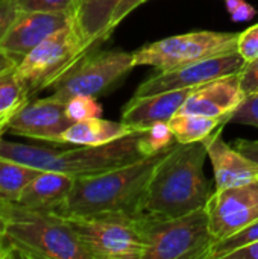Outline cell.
Masks as SVG:
<instances>
[{
    "label": "cell",
    "mask_w": 258,
    "mask_h": 259,
    "mask_svg": "<svg viewBox=\"0 0 258 259\" xmlns=\"http://www.w3.org/2000/svg\"><path fill=\"white\" fill-rule=\"evenodd\" d=\"M143 129L129 126L120 121L103 120L102 117L75 121L61 137V144H79V146H105L122 140L128 135L140 132Z\"/></svg>",
    "instance_id": "ac0fdd59"
},
{
    "label": "cell",
    "mask_w": 258,
    "mask_h": 259,
    "mask_svg": "<svg viewBox=\"0 0 258 259\" xmlns=\"http://www.w3.org/2000/svg\"><path fill=\"white\" fill-rule=\"evenodd\" d=\"M237 32L198 30L163 38L134 52L135 65H149L157 71H167L208 58L237 52Z\"/></svg>",
    "instance_id": "ba28073f"
},
{
    "label": "cell",
    "mask_w": 258,
    "mask_h": 259,
    "mask_svg": "<svg viewBox=\"0 0 258 259\" xmlns=\"http://www.w3.org/2000/svg\"><path fill=\"white\" fill-rule=\"evenodd\" d=\"M228 123L246 124L258 127V91L248 94L236 112L228 118Z\"/></svg>",
    "instance_id": "4316f807"
},
{
    "label": "cell",
    "mask_w": 258,
    "mask_h": 259,
    "mask_svg": "<svg viewBox=\"0 0 258 259\" xmlns=\"http://www.w3.org/2000/svg\"><path fill=\"white\" fill-rule=\"evenodd\" d=\"M245 97L246 94L242 90L239 71L195 88L179 112L220 118L224 124H228V118L242 105Z\"/></svg>",
    "instance_id": "5bb4252c"
},
{
    "label": "cell",
    "mask_w": 258,
    "mask_h": 259,
    "mask_svg": "<svg viewBox=\"0 0 258 259\" xmlns=\"http://www.w3.org/2000/svg\"><path fill=\"white\" fill-rule=\"evenodd\" d=\"M222 129L224 126H220L207 141H204L213 165L216 190L258 181V162L224 141Z\"/></svg>",
    "instance_id": "9a60e30c"
},
{
    "label": "cell",
    "mask_w": 258,
    "mask_h": 259,
    "mask_svg": "<svg viewBox=\"0 0 258 259\" xmlns=\"http://www.w3.org/2000/svg\"><path fill=\"white\" fill-rule=\"evenodd\" d=\"M207 156L205 143H175L157 164L135 215L160 220L205 208L213 193L204 173Z\"/></svg>",
    "instance_id": "6da1fadb"
},
{
    "label": "cell",
    "mask_w": 258,
    "mask_h": 259,
    "mask_svg": "<svg viewBox=\"0 0 258 259\" xmlns=\"http://www.w3.org/2000/svg\"><path fill=\"white\" fill-rule=\"evenodd\" d=\"M29 100L30 96L18 79L15 67L0 74V121H9Z\"/></svg>",
    "instance_id": "7402d4cb"
},
{
    "label": "cell",
    "mask_w": 258,
    "mask_h": 259,
    "mask_svg": "<svg viewBox=\"0 0 258 259\" xmlns=\"http://www.w3.org/2000/svg\"><path fill=\"white\" fill-rule=\"evenodd\" d=\"M143 131L105 146L70 144V147L62 149L24 144L0 137V156L23 162L38 170L58 171L78 179L99 175L146 158L138 146V135Z\"/></svg>",
    "instance_id": "3957f363"
},
{
    "label": "cell",
    "mask_w": 258,
    "mask_h": 259,
    "mask_svg": "<svg viewBox=\"0 0 258 259\" xmlns=\"http://www.w3.org/2000/svg\"><path fill=\"white\" fill-rule=\"evenodd\" d=\"M167 123L176 143L179 144L204 143L220 126H225L220 118L187 112H176Z\"/></svg>",
    "instance_id": "ffe728a7"
},
{
    "label": "cell",
    "mask_w": 258,
    "mask_h": 259,
    "mask_svg": "<svg viewBox=\"0 0 258 259\" xmlns=\"http://www.w3.org/2000/svg\"><path fill=\"white\" fill-rule=\"evenodd\" d=\"M93 47L73 17L64 27L23 56L15 65V73L32 97L46 88H52Z\"/></svg>",
    "instance_id": "5b68a950"
},
{
    "label": "cell",
    "mask_w": 258,
    "mask_h": 259,
    "mask_svg": "<svg viewBox=\"0 0 258 259\" xmlns=\"http://www.w3.org/2000/svg\"><path fill=\"white\" fill-rule=\"evenodd\" d=\"M225 6L233 21H248L255 17V8L246 0H225Z\"/></svg>",
    "instance_id": "f1b7e54d"
},
{
    "label": "cell",
    "mask_w": 258,
    "mask_h": 259,
    "mask_svg": "<svg viewBox=\"0 0 258 259\" xmlns=\"http://www.w3.org/2000/svg\"><path fill=\"white\" fill-rule=\"evenodd\" d=\"M71 18V12H18L8 32L0 39V49L20 61L47 36L64 27Z\"/></svg>",
    "instance_id": "4fadbf2b"
},
{
    "label": "cell",
    "mask_w": 258,
    "mask_h": 259,
    "mask_svg": "<svg viewBox=\"0 0 258 259\" xmlns=\"http://www.w3.org/2000/svg\"><path fill=\"white\" fill-rule=\"evenodd\" d=\"M176 143L169 123L167 121H158L154 123L138 135V146L143 153V156H154L158 155L167 149H170Z\"/></svg>",
    "instance_id": "603a6c76"
},
{
    "label": "cell",
    "mask_w": 258,
    "mask_h": 259,
    "mask_svg": "<svg viewBox=\"0 0 258 259\" xmlns=\"http://www.w3.org/2000/svg\"><path fill=\"white\" fill-rule=\"evenodd\" d=\"M0 212L6 220L5 235L17 258L91 259L67 219L14 203H0Z\"/></svg>",
    "instance_id": "277c9868"
},
{
    "label": "cell",
    "mask_w": 258,
    "mask_h": 259,
    "mask_svg": "<svg viewBox=\"0 0 258 259\" xmlns=\"http://www.w3.org/2000/svg\"><path fill=\"white\" fill-rule=\"evenodd\" d=\"M246 61L239 52L208 58L199 62L158 71L143 80L135 90L134 96H151L166 91H176L186 88H198L214 79L242 71Z\"/></svg>",
    "instance_id": "8fae6325"
},
{
    "label": "cell",
    "mask_w": 258,
    "mask_h": 259,
    "mask_svg": "<svg viewBox=\"0 0 258 259\" xmlns=\"http://www.w3.org/2000/svg\"><path fill=\"white\" fill-rule=\"evenodd\" d=\"M71 124L73 121L65 112V102L49 96L26 102L9 120L6 132L23 138L61 144L62 134Z\"/></svg>",
    "instance_id": "7c38bea8"
},
{
    "label": "cell",
    "mask_w": 258,
    "mask_h": 259,
    "mask_svg": "<svg viewBox=\"0 0 258 259\" xmlns=\"http://www.w3.org/2000/svg\"><path fill=\"white\" fill-rule=\"evenodd\" d=\"M135 65L134 52H88L53 87V99L67 102L75 96L97 97L122 80Z\"/></svg>",
    "instance_id": "9c48e42d"
},
{
    "label": "cell",
    "mask_w": 258,
    "mask_h": 259,
    "mask_svg": "<svg viewBox=\"0 0 258 259\" xmlns=\"http://www.w3.org/2000/svg\"><path fill=\"white\" fill-rule=\"evenodd\" d=\"M5 232H6V220H5L3 214L0 212V238L5 237Z\"/></svg>",
    "instance_id": "d590c367"
},
{
    "label": "cell",
    "mask_w": 258,
    "mask_h": 259,
    "mask_svg": "<svg viewBox=\"0 0 258 259\" xmlns=\"http://www.w3.org/2000/svg\"><path fill=\"white\" fill-rule=\"evenodd\" d=\"M20 12H71L75 14L78 0H12Z\"/></svg>",
    "instance_id": "484cf974"
},
{
    "label": "cell",
    "mask_w": 258,
    "mask_h": 259,
    "mask_svg": "<svg viewBox=\"0 0 258 259\" xmlns=\"http://www.w3.org/2000/svg\"><path fill=\"white\" fill-rule=\"evenodd\" d=\"M65 112L68 118L75 121H82L88 118L102 117V105L93 96H75L65 102Z\"/></svg>",
    "instance_id": "d4e9b609"
},
{
    "label": "cell",
    "mask_w": 258,
    "mask_h": 259,
    "mask_svg": "<svg viewBox=\"0 0 258 259\" xmlns=\"http://www.w3.org/2000/svg\"><path fill=\"white\" fill-rule=\"evenodd\" d=\"M91 259H143L146 240L140 217L126 212L64 217Z\"/></svg>",
    "instance_id": "52a82bcc"
},
{
    "label": "cell",
    "mask_w": 258,
    "mask_h": 259,
    "mask_svg": "<svg viewBox=\"0 0 258 259\" xmlns=\"http://www.w3.org/2000/svg\"><path fill=\"white\" fill-rule=\"evenodd\" d=\"M205 211L216 241L237 234L258 220V181L216 190Z\"/></svg>",
    "instance_id": "30bf717a"
},
{
    "label": "cell",
    "mask_w": 258,
    "mask_h": 259,
    "mask_svg": "<svg viewBox=\"0 0 258 259\" xmlns=\"http://www.w3.org/2000/svg\"><path fill=\"white\" fill-rule=\"evenodd\" d=\"M169 150L99 175L75 179L68 196L55 214L61 217H90L111 212L135 215L157 164Z\"/></svg>",
    "instance_id": "7a4b0ae2"
},
{
    "label": "cell",
    "mask_w": 258,
    "mask_h": 259,
    "mask_svg": "<svg viewBox=\"0 0 258 259\" xmlns=\"http://www.w3.org/2000/svg\"><path fill=\"white\" fill-rule=\"evenodd\" d=\"M140 220L146 240L143 259H207L216 243L205 208L173 219Z\"/></svg>",
    "instance_id": "8992f818"
},
{
    "label": "cell",
    "mask_w": 258,
    "mask_h": 259,
    "mask_svg": "<svg viewBox=\"0 0 258 259\" xmlns=\"http://www.w3.org/2000/svg\"><path fill=\"white\" fill-rule=\"evenodd\" d=\"M18 12L20 11L17 9L12 0H0V39L11 27Z\"/></svg>",
    "instance_id": "4dcf8cb0"
},
{
    "label": "cell",
    "mask_w": 258,
    "mask_h": 259,
    "mask_svg": "<svg viewBox=\"0 0 258 259\" xmlns=\"http://www.w3.org/2000/svg\"><path fill=\"white\" fill-rule=\"evenodd\" d=\"M233 146L252 161L258 162V140H237Z\"/></svg>",
    "instance_id": "d6a6232c"
},
{
    "label": "cell",
    "mask_w": 258,
    "mask_h": 259,
    "mask_svg": "<svg viewBox=\"0 0 258 259\" xmlns=\"http://www.w3.org/2000/svg\"><path fill=\"white\" fill-rule=\"evenodd\" d=\"M73 182L75 179L67 175L41 170L29 182L21 197L14 205H18L29 211L55 212L68 196Z\"/></svg>",
    "instance_id": "e0dca14e"
},
{
    "label": "cell",
    "mask_w": 258,
    "mask_h": 259,
    "mask_svg": "<svg viewBox=\"0 0 258 259\" xmlns=\"http://www.w3.org/2000/svg\"><path fill=\"white\" fill-rule=\"evenodd\" d=\"M17 64H18L17 58H14L12 55L6 53L3 49H0V74L8 71V70H11V68H14Z\"/></svg>",
    "instance_id": "e575fe53"
},
{
    "label": "cell",
    "mask_w": 258,
    "mask_h": 259,
    "mask_svg": "<svg viewBox=\"0 0 258 259\" xmlns=\"http://www.w3.org/2000/svg\"><path fill=\"white\" fill-rule=\"evenodd\" d=\"M144 2H148V0H122L120 2V5L117 6V9H116V12H114V15H113V20H111V29L114 30V27L120 23V21H123V18H126L135 8H138L140 5H143Z\"/></svg>",
    "instance_id": "1f68e13d"
},
{
    "label": "cell",
    "mask_w": 258,
    "mask_h": 259,
    "mask_svg": "<svg viewBox=\"0 0 258 259\" xmlns=\"http://www.w3.org/2000/svg\"><path fill=\"white\" fill-rule=\"evenodd\" d=\"M195 88L166 91L151 96H134L122 109V121L144 129L158 121H169L193 93Z\"/></svg>",
    "instance_id": "2e32d148"
},
{
    "label": "cell",
    "mask_w": 258,
    "mask_h": 259,
    "mask_svg": "<svg viewBox=\"0 0 258 259\" xmlns=\"http://www.w3.org/2000/svg\"><path fill=\"white\" fill-rule=\"evenodd\" d=\"M120 2L122 0H78L73 17L90 44L96 46L111 35V20Z\"/></svg>",
    "instance_id": "d6986e66"
},
{
    "label": "cell",
    "mask_w": 258,
    "mask_h": 259,
    "mask_svg": "<svg viewBox=\"0 0 258 259\" xmlns=\"http://www.w3.org/2000/svg\"><path fill=\"white\" fill-rule=\"evenodd\" d=\"M227 259H258V241L230 253Z\"/></svg>",
    "instance_id": "836d02e7"
},
{
    "label": "cell",
    "mask_w": 258,
    "mask_h": 259,
    "mask_svg": "<svg viewBox=\"0 0 258 259\" xmlns=\"http://www.w3.org/2000/svg\"><path fill=\"white\" fill-rule=\"evenodd\" d=\"M240 83L245 94H252L258 91V58L246 62L240 71Z\"/></svg>",
    "instance_id": "f546056e"
},
{
    "label": "cell",
    "mask_w": 258,
    "mask_h": 259,
    "mask_svg": "<svg viewBox=\"0 0 258 259\" xmlns=\"http://www.w3.org/2000/svg\"><path fill=\"white\" fill-rule=\"evenodd\" d=\"M255 241H258V220L252 225L246 226L245 229L239 231L237 234L228 238H224L220 241H216L213 247L210 249L207 259H227L230 256V253L248 244H252Z\"/></svg>",
    "instance_id": "cb8c5ba5"
},
{
    "label": "cell",
    "mask_w": 258,
    "mask_h": 259,
    "mask_svg": "<svg viewBox=\"0 0 258 259\" xmlns=\"http://www.w3.org/2000/svg\"><path fill=\"white\" fill-rule=\"evenodd\" d=\"M237 52L242 55V58L246 62H251L258 58V23L240 32Z\"/></svg>",
    "instance_id": "83f0119b"
},
{
    "label": "cell",
    "mask_w": 258,
    "mask_h": 259,
    "mask_svg": "<svg viewBox=\"0 0 258 259\" xmlns=\"http://www.w3.org/2000/svg\"><path fill=\"white\" fill-rule=\"evenodd\" d=\"M41 170L0 156V203H17L24 188Z\"/></svg>",
    "instance_id": "44dd1931"
},
{
    "label": "cell",
    "mask_w": 258,
    "mask_h": 259,
    "mask_svg": "<svg viewBox=\"0 0 258 259\" xmlns=\"http://www.w3.org/2000/svg\"><path fill=\"white\" fill-rule=\"evenodd\" d=\"M8 123H9V121H0V137H3V134L6 132V129H8Z\"/></svg>",
    "instance_id": "8d00e7d4"
}]
</instances>
